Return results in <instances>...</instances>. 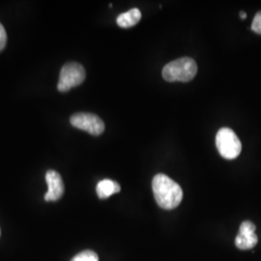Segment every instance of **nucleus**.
<instances>
[{
    "instance_id": "f257e3e1",
    "label": "nucleus",
    "mask_w": 261,
    "mask_h": 261,
    "mask_svg": "<svg viewBox=\"0 0 261 261\" xmlns=\"http://www.w3.org/2000/svg\"><path fill=\"white\" fill-rule=\"evenodd\" d=\"M152 189L158 205L163 209H174L182 201L183 191L181 187L166 174L160 173L153 178Z\"/></svg>"
},
{
    "instance_id": "f03ea898",
    "label": "nucleus",
    "mask_w": 261,
    "mask_h": 261,
    "mask_svg": "<svg viewBox=\"0 0 261 261\" xmlns=\"http://www.w3.org/2000/svg\"><path fill=\"white\" fill-rule=\"evenodd\" d=\"M197 73L196 61L191 57L178 58L169 62L163 69V77L167 82H182L192 81Z\"/></svg>"
},
{
    "instance_id": "7ed1b4c3",
    "label": "nucleus",
    "mask_w": 261,
    "mask_h": 261,
    "mask_svg": "<svg viewBox=\"0 0 261 261\" xmlns=\"http://www.w3.org/2000/svg\"><path fill=\"white\" fill-rule=\"evenodd\" d=\"M216 146L221 156L227 160L237 158L242 151L241 141L229 128H222L217 133Z\"/></svg>"
},
{
    "instance_id": "20e7f679",
    "label": "nucleus",
    "mask_w": 261,
    "mask_h": 261,
    "mask_svg": "<svg viewBox=\"0 0 261 261\" xmlns=\"http://www.w3.org/2000/svg\"><path fill=\"white\" fill-rule=\"evenodd\" d=\"M85 75L84 66L76 62H69L60 71L57 89L60 92H67L73 87L83 84Z\"/></svg>"
},
{
    "instance_id": "39448f33",
    "label": "nucleus",
    "mask_w": 261,
    "mask_h": 261,
    "mask_svg": "<svg viewBox=\"0 0 261 261\" xmlns=\"http://www.w3.org/2000/svg\"><path fill=\"white\" fill-rule=\"evenodd\" d=\"M71 124L80 129L89 133L92 136H100L105 130L103 120L93 113L79 112L74 114L71 119Z\"/></svg>"
},
{
    "instance_id": "423d86ee",
    "label": "nucleus",
    "mask_w": 261,
    "mask_h": 261,
    "mask_svg": "<svg viewBox=\"0 0 261 261\" xmlns=\"http://www.w3.org/2000/svg\"><path fill=\"white\" fill-rule=\"evenodd\" d=\"M258 242L255 234V225L250 221H245L240 225L239 233L235 238V245L240 250H250Z\"/></svg>"
},
{
    "instance_id": "0eeeda50",
    "label": "nucleus",
    "mask_w": 261,
    "mask_h": 261,
    "mask_svg": "<svg viewBox=\"0 0 261 261\" xmlns=\"http://www.w3.org/2000/svg\"><path fill=\"white\" fill-rule=\"evenodd\" d=\"M47 193L45 195L46 201H56L64 194V184L61 175L56 170H48L46 173Z\"/></svg>"
},
{
    "instance_id": "6e6552de",
    "label": "nucleus",
    "mask_w": 261,
    "mask_h": 261,
    "mask_svg": "<svg viewBox=\"0 0 261 261\" xmlns=\"http://www.w3.org/2000/svg\"><path fill=\"white\" fill-rule=\"evenodd\" d=\"M120 190H121L120 185L117 182L110 179H103L102 181H100L96 188L97 195L101 199L108 198L114 194H117L120 192Z\"/></svg>"
},
{
    "instance_id": "1a4fd4ad",
    "label": "nucleus",
    "mask_w": 261,
    "mask_h": 261,
    "mask_svg": "<svg viewBox=\"0 0 261 261\" xmlns=\"http://www.w3.org/2000/svg\"><path fill=\"white\" fill-rule=\"evenodd\" d=\"M141 19V13L138 8H133L129 10L128 12L120 14L117 19L116 22L117 24L122 28H129L136 25Z\"/></svg>"
},
{
    "instance_id": "9d476101",
    "label": "nucleus",
    "mask_w": 261,
    "mask_h": 261,
    "mask_svg": "<svg viewBox=\"0 0 261 261\" xmlns=\"http://www.w3.org/2000/svg\"><path fill=\"white\" fill-rule=\"evenodd\" d=\"M71 261H99V257L93 251H84L76 254Z\"/></svg>"
},
{
    "instance_id": "9b49d317",
    "label": "nucleus",
    "mask_w": 261,
    "mask_h": 261,
    "mask_svg": "<svg viewBox=\"0 0 261 261\" xmlns=\"http://www.w3.org/2000/svg\"><path fill=\"white\" fill-rule=\"evenodd\" d=\"M252 30L257 34H261V11H259L253 18L252 23Z\"/></svg>"
},
{
    "instance_id": "f8f14e48",
    "label": "nucleus",
    "mask_w": 261,
    "mask_h": 261,
    "mask_svg": "<svg viewBox=\"0 0 261 261\" xmlns=\"http://www.w3.org/2000/svg\"><path fill=\"white\" fill-rule=\"evenodd\" d=\"M7 43V34L5 28L0 23V51L5 47Z\"/></svg>"
},
{
    "instance_id": "ddd939ff",
    "label": "nucleus",
    "mask_w": 261,
    "mask_h": 261,
    "mask_svg": "<svg viewBox=\"0 0 261 261\" xmlns=\"http://www.w3.org/2000/svg\"><path fill=\"white\" fill-rule=\"evenodd\" d=\"M240 17H241L243 19H245L247 18V14H246L245 12H240Z\"/></svg>"
}]
</instances>
